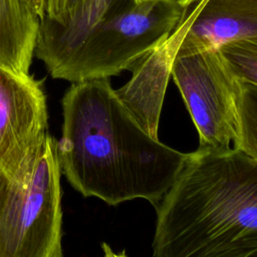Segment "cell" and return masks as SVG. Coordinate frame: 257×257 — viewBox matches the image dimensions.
Masks as SVG:
<instances>
[{
    "label": "cell",
    "instance_id": "6da1fadb",
    "mask_svg": "<svg viewBox=\"0 0 257 257\" xmlns=\"http://www.w3.org/2000/svg\"><path fill=\"white\" fill-rule=\"evenodd\" d=\"M61 106L56 152L70 186L110 206L143 199L157 207L189 154L150 134L109 78L71 82Z\"/></svg>",
    "mask_w": 257,
    "mask_h": 257
},
{
    "label": "cell",
    "instance_id": "7a4b0ae2",
    "mask_svg": "<svg viewBox=\"0 0 257 257\" xmlns=\"http://www.w3.org/2000/svg\"><path fill=\"white\" fill-rule=\"evenodd\" d=\"M155 257H257V160L199 147L157 205Z\"/></svg>",
    "mask_w": 257,
    "mask_h": 257
},
{
    "label": "cell",
    "instance_id": "3957f363",
    "mask_svg": "<svg viewBox=\"0 0 257 257\" xmlns=\"http://www.w3.org/2000/svg\"><path fill=\"white\" fill-rule=\"evenodd\" d=\"M186 11L163 2L91 0L63 20L43 16L35 55L52 78H109L135 68L171 35Z\"/></svg>",
    "mask_w": 257,
    "mask_h": 257
},
{
    "label": "cell",
    "instance_id": "277c9868",
    "mask_svg": "<svg viewBox=\"0 0 257 257\" xmlns=\"http://www.w3.org/2000/svg\"><path fill=\"white\" fill-rule=\"evenodd\" d=\"M47 133L13 177H0V257H62L61 170Z\"/></svg>",
    "mask_w": 257,
    "mask_h": 257
},
{
    "label": "cell",
    "instance_id": "5b68a950",
    "mask_svg": "<svg viewBox=\"0 0 257 257\" xmlns=\"http://www.w3.org/2000/svg\"><path fill=\"white\" fill-rule=\"evenodd\" d=\"M171 75L198 131L200 147L236 148L241 80L220 49L175 54Z\"/></svg>",
    "mask_w": 257,
    "mask_h": 257
},
{
    "label": "cell",
    "instance_id": "8992f818",
    "mask_svg": "<svg viewBox=\"0 0 257 257\" xmlns=\"http://www.w3.org/2000/svg\"><path fill=\"white\" fill-rule=\"evenodd\" d=\"M47 127L42 81L0 66V177L11 178L38 153Z\"/></svg>",
    "mask_w": 257,
    "mask_h": 257
},
{
    "label": "cell",
    "instance_id": "52a82bcc",
    "mask_svg": "<svg viewBox=\"0 0 257 257\" xmlns=\"http://www.w3.org/2000/svg\"><path fill=\"white\" fill-rule=\"evenodd\" d=\"M175 29L179 34L176 54L257 36V0H198Z\"/></svg>",
    "mask_w": 257,
    "mask_h": 257
},
{
    "label": "cell",
    "instance_id": "ba28073f",
    "mask_svg": "<svg viewBox=\"0 0 257 257\" xmlns=\"http://www.w3.org/2000/svg\"><path fill=\"white\" fill-rule=\"evenodd\" d=\"M40 21L27 0H0V66L29 73Z\"/></svg>",
    "mask_w": 257,
    "mask_h": 257
},
{
    "label": "cell",
    "instance_id": "9c48e42d",
    "mask_svg": "<svg viewBox=\"0 0 257 257\" xmlns=\"http://www.w3.org/2000/svg\"><path fill=\"white\" fill-rule=\"evenodd\" d=\"M219 49L239 80L257 85V36L227 42Z\"/></svg>",
    "mask_w": 257,
    "mask_h": 257
},
{
    "label": "cell",
    "instance_id": "30bf717a",
    "mask_svg": "<svg viewBox=\"0 0 257 257\" xmlns=\"http://www.w3.org/2000/svg\"><path fill=\"white\" fill-rule=\"evenodd\" d=\"M240 136L236 148L257 160V85L241 81L239 96Z\"/></svg>",
    "mask_w": 257,
    "mask_h": 257
},
{
    "label": "cell",
    "instance_id": "8fae6325",
    "mask_svg": "<svg viewBox=\"0 0 257 257\" xmlns=\"http://www.w3.org/2000/svg\"><path fill=\"white\" fill-rule=\"evenodd\" d=\"M91 0H46L44 16L60 21L82 8Z\"/></svg>",
    "mask_w": 257,
    "mask_h": 257
},
{
    "label": "cell",
    "instance_id": "7c38bea8",
    "mask_svg": "<svg viewBox=\"0 0 257 257\" xmlns=\"http://www.w3.org/2000/svg\"><path fill=\"white\" fill-rule=\"evenodd\" d=\"M136 3H142V2H163L168 3L172 5L179 6L183 9H188L191 7L194 3H196L198 0H134Z\"/></svg>",
    "mask_w": 257,
    "mask_h": 257
},
{
    "label": "cell",
    "instance_id": "4fadbf2b",
    "mask_svg": "<svg viewBox=\"0 0 257 257\" xmlns=\"http://www.w3.org/2000/svg\"><path fill=\"white\" fill-rule=\"evenodd\" d=\"M27 2L32 6V8L39 14L41 18L44 16L46 0H27Z\"/></svg>",
    "mask_w": 257,
    "mask_h": 257
}]
</instances>
